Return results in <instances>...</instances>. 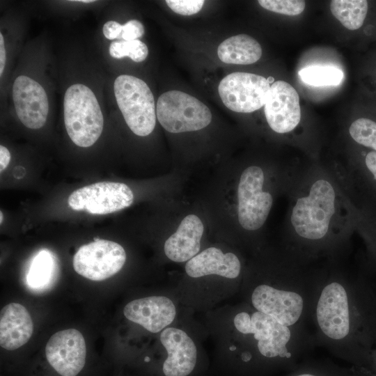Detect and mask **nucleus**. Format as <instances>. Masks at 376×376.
Here are the masks:
<instances>
[{"label": "nucleus", "instance_id": "nucleus-1", "mask_svg": "<svg viewBox=\"0 0 376 376\" xmlns=\"http://www.w3.org/2000/svg\"><path fill=\"white\" fill-rule=\"evenodd\" d=\"M63 116L67 133L75 145L88 148L100 136L103 114L94 93L88 86L75 84L68 88L63 100Z\"/></svg>", "mask_w": 376, "mask_h": 376}, {"label": "nucleus", "instance_id": "nucleus-2", "mask_svg": "<svg viewBox=\"0 0 376 376\" xmlns=\"http://www.w3.org/2000/svg\"><path fill=\"white\" fill-rule=\"evenodd\" d=\"M335 199L329 181L316 180L308 196L299 198L292 208L290 221L297 234L311 240L324 237L335 212Z\"/></svg>", "mask_w": 376, "mask_h": 376}, {"label": "nucleus", "instance_id": "nucleus-3", "mask_svg": "<svg viewBox=\"0 0 376 376\" xmlns=\"http://www.w3.org/2000/svg\"><path fill=\"white\" fill-rule=\"evenodd\" d=\"M118 106L131 131L146 136L154 130L156 111L154 96L146 83L132 75H121L113 84Z\"/></svg>", "mask_w": 376, "mask_h": 376}, {"label": "nucleus", "instance_id": "nucleus-4", "mask_svg": "<svg viewBox=\"0 0 376 376\" xmlns=\"http://www.w3.org/2000/svg\"><path fill=\"white\" fill-rule=\"evenodd\" d=\"M157 118L171 133L200 130L211 122L210 109L197 98L179 91L164 93L158 98Z\"/></svg>", "mask_w": 376, "mask_h": 376}, {"label": "nucleus", "instance_id": "nucleus-5", "mask_svg": "<svg viewBox=\"0 0 376 376\" xmlns=\"http://www.w3.org/2000/svg\"><path fill=\"white\" fill-rule=\"evenodd\" d=\"M263 169L251 166L243 171L237 187V218L247 230H256L265 224L272 206L270 193L264 191Z\"/></svg>", "mask_w": 376, "mask_h": 376}, {"label": "nucleus", "instance_id": "nucleus-6", "mask_svg": "<svg viewBox=\"0 0 376 376\" xmlns=\"http://www.w3.org/2000/svg\"><path fill=\"white\" fill-rule=\"evenodd\" d=\"M270 84L263 76L235 72L219 83L218 91L224 104L238 113H251L265 104Z\"/></svg>", "mask_w": 376, "mask_h": 376}, {"label": "nucleus", "instance_id": "nucleus-7", "mask_svg": "<svg viewBox=\"0 0 376 376\" xmlns=\"http://www.w3.org/2000/svg\"><path fill=\"white\" fill-rule=\"evenodd\" d=\"M125 260L126 253L120 244L95 239L78 249L73 258V267L84 278L100 281L118 273Z\"/></svg>", "mask_w": 376, "mask_h": 376}, {"label": "nucleus", "instance_id": "nucleus-8", "mask_svg": "<svg viewBox=\"0 0 376 376\" xmlns=\"http://www.w3.org/2000/svg\"><path fill=\"white\" fill-rule=\"evenodd\" d=\"M133 201V192L127 185L100 182L75 190L70 195L68 203L75 211L107 214L126 208Z\"/></svg>", "mask_w": 376, "mask_h": 376}, {"label": "nucleus", "instance_id": "nucleus-9", "mask_svg": "<svg viewBox=\"0 0 376 376\" xmlns=\"http://www.w3.org/2000/svg\"><path fill=\"white\" fill-rule=\"evenodd\" d=\"M233 322L240 333L253 335L258 340V350L264 357L274 359L288 354L286 345L291 337L289 327L260 311H256L251 315L246 312L239 313Z\"/></svg>", "mask_w": 376, "mask_h": 376}, {"label": "nucleus", "instance_id": "nucleus-10", "mask_svg": "<svg viewBox=\"0 0 376 376\" xmlns=\"http://www.w3.org/2000/svg\"><path fill=\"white\" fill-rule=\"evenodd\" d=\"M45 354L47 364L57 376H80L86 367L85 340L75 329L53 334L45 346Z\"/></svg>", "mask_w": 376, "mask_h": 376}, {"label": "nucleus", "instance_id": "nucleus-11", "mask_svg": "<svg viewBox=\"0 0 376 376\" xmlns=\"http://www.w3.org/2000/svg\"><path fill=\"white\" fill-rule=\"evenodd\" d=\"M318 324L328 338L340 340L350 332L347 294L339 283L327 284L322 290L316 307Z\"/></svg>", "mask_w": 376, "mask_h": 376}, {"label": "nucleus", "instance_id": "nucleus-12", "mask_svg": "<svg viewBox=\"0 0 376 376\" xmlns=\"http://www.w3.org/2000/svg\"><path fill=\"white\" fill-rule=\"evenodd\" d=\"M264 111L272 130L281 134L291 132L301 119L299 97L297 91L285 81L274 82L270 86Z\"/></svg>", "mask_w": 376, "mask_h": 376}, {"label": "nucleus", "instance_id": "nucleus-13", "mask_svg": "<svg viewBox=\"0 0 376 376\" xmlns=\"http://www.w3.org/2000/svg\"><path fill=\"white\" fill-rule=\"evenodd\" d=\"M13 100L17 117L25 127L37 130L45 125L49 102L38 82L28 76L17 77L13 86Z\"/></svg>", "mask_w": 376, "mask_h": 376}, {"label": "nucleus", "instance_id": "nucleus-14", "mask_svg": "<svg viewBox=\"0 0 376 376\" xmlns=\"http://www.w3.org/2000/svg\"><path fill=\"white\" fill-rule=\"evenodd\" d=\"M251 302L258 311L272 317L287 327L299 320L304 308V300L299 294L265 284L254 289Z\"/></svg>", "mask_w": 376, "mask_h": 376}, {"label": "nucleus", "instance_id": "nucleus-15", "mask_svg": "<svg viewBox=\"0 0 376 376\" xmlns=\"http://www.w3.org/2000/svg\"><path fill=\"white\" fill-rule=\"evenodd\" d=\"M160 341L167 357L161 366L162 376H191L198 363L197 348L184 331L166 328L160 334Z\"/></svg>", "mask_w": 376, "mask_h": 376}, {"label": "nucleus", "instance_id": "nucleus-16", "mask_svg": "<svg viewBox=\"0 0 376 376\" xmlns=\"http://www.w3.org/2000/svg\"><path fill=\"white\" fill-rule=\"evenodd\" d=\"M123 313L150 332L158 333L174 320L176 309L169 298L150 296L131 301L124 307Z\"/></svg>", "mask_w": 376, "mask_h": 376}, {"label": "nucleus", "instance_id": "nucleus-17", "mask_svg": "<svg viewBox=\"0 0 376 376\" xmlns=\"http://www.w3.org/2000/svg\"><path fill=\"white\" fill-rule=\"evenodd\" d=\"M33 323L26 308L17 303L5 306L0 314V345L6 350H15L31 338Z\"/></svg>", "mask_w": 376, "mask_h": 376}, {"label": "nucleus", "instance_id": "nucleus-18", "mask_svg": "<svg viewBox=\"0 0 376 376\" xmlns=\"http://www.w3.org/2000/svg\"><path fill=\"white\" fill-rule=\"evenodd\" d=\"M203 224L195 214L186 216L177 230L165 242V255L172 261H189L197 255L203 233Z\"/></svg>", "mask_w": 376, "mask_h": 376}, {"label": "nucleus", "instance_id": "nucleus-19", "mask_svg": "<svg viewBox=\"0 0 376 376\" xmlns=\"http://www.w3.org/2000/svg\"><path fill=\"white\" fill-rule=\"evenodd\" d=\"M240 269V262L234 253H224L215 247L203 250L187 261L185 265L186 273L193 278L216 274L235 279L239 276Z\"/></svg>", "mask_w": 376, "mask_h": 376}, {"label": "nucleus", "instance_id": "nucleus-20", "mask_svg": "<svg viewBox=\"0 0 376 376\" xmlns=\"http://www.w3.org/2000/svg\"><path fill=\"white\" fill-rule=\"evenodd\" d=\"M219 58L225 63L249 65L262 56L258 42L250 36L240 34L223 41L217 49Z\"/></svg>", "mask_w": 376, "mask_h": 376}, {"label": "nucleus", "instance_id": "nucleus-21", "mask_svg": "<svg viewBox=\"0 0 376 376\" xmlns=\"http://www.w3.org/2000/svg\"><path fill=\"white\" fill-rule=\"evenodd\" d=\"M55 262L47 250L40 251L33 259L26 281L29 288L35 292L47 290L54 279Z\"/></svg>", "mask_w": 376, "mask_h": 376}, {"label": "nucleus", "instance_id": "nucleus-22", "mask_svg": "<svg viewBox=\"0 0 376 376\" xmlns=\"http://www.w3.org/2000/svg\"><path fill=\"white\" fill-rule=\"evenodd\" d=\"M368 7L366 0H334L330 3L333 15L349 30H357L363 25Z\"/></svg>", "mask_w": 376, "mask_h": 376}, {"label": "nucleus", "instance_id": "nucleus-23", "mask_svg": "<svg viewBox=\"0 0 376 376\" xmlns=\"http://www.w3.org/2000/svg\"><path fill=\"white\" fill-rule=\"evenodd\" d=\"M301 81L313 86L339 85L343 79V72L331 65H311L299 71Z\"/></svg>", "mask_w": 376, "mask_h": 376}, {"label": "nucleus", "instance_id": "nucleus-24", "mask_svg": "<svg viewBox=\"0 0 376 376\" xmlns=\"http://www.w3.org/2000/svg\"><path fill=\"white\" fill-rule=\"evenodd\" d=\"M109 54L114 58L130 57L134 62H142L148 54V49L145 43L139 40H118L109 45Z\"/></svg>", "mask_w": 376, "mask_h": 376}, {"label": "nucleus", "instance_id": "nucleus-25", "mask_svg": "<svg viewBox=\"0 0 376 376\" xmlns=\"http://www.w3.org/2000/svg\"><path fill=\"white\" fill-rule=\"evenodd\" d=\"M349 132L358 144L376 151V122L366 118L355 120L350 126Z\"/></svg>", "mask_w": 376, "mask_h": 376}, {"label": "nucleus", "instance_id": "nucleus-26", "mask_svg": "<svg viewBox=\"0 0 376 376\" xmlns=\"http://www.w3.org/2000/svg\"><path fill=\"white\" fill-rule=\"evenodd\" d=\"M258 3L266 10L285 15H299L306 6L301 0H260Z\"/></svg>", "mask_w": 376, "mask_h": 376}, {"label": "nucleus", "instance_id": "nucleus-27", "mask_svg": "<svg viewBox=\"0 0 376 376\" xmlns=\"http://www.w3.org/2000/svg\"><path fill=\"white\" fill-rule=\"evenodd\" d=\"M167 6L175 13L191 15L198 13L205 1L203 0H166Z\"/></svg>", "mask_w": 376, "mask_h": 376}, {"label": "nucleus", "instance_id": "nucleus-28", "mask_svg": "<svg viewBox=\"0 0 376 376\" xmlns=\"http://www.w3.org/2000/svg\"><path fill=\"white\" fill-rule=\"evenodd\" d=\"M363 174L368 185L376 196V151L370 150L366 153L363 159Z\"/></svg>", "mask_w": 376, "mask_h": 376}, {"label": "nucleus", "instance_id": "nucleus-29", "mask_svg": "<svg viewBox=\"0 0 376 376\" xmlns=\"http://www.w3.org/2000/svg\"><path fill=\"white\" fill-rule=\"evenodd\" d=\"M143 34V26L139 20L131 19L123 25L121 37L124 40H135Z\"/></svg>", "mask_w": 376, "mask_h": 376}, {"label": "nucleus", "instance_id": "nucleus-30", "mask_svg": "<svg viewBox=\"0 0 376 376\" xmlns=\"http://www.w3.org/2000/svg\"><path fill=\"white\" fill-rule=\"evenodd\" d=\"M122 31L123 25L113 20L107 22L102 28L104 36L109 40H114L121 36Z\"/></svg>", "mask_w": 376, "mask_h": 376}, {"label": "nucleus", "instance_id": "nucleus-31", "mask_svg": "<svg viewBox=\"0 0 376 376\" xmlns=\"http://www.w3.org/2000/svg\"><path fill=\"white\" fill-rule=\"evenodd\" d=\"M10 160V153L3 146H0V171L1 173L8 166Z\"/></svg>", "mask_w": 376, "mask_h": 376}, {"label": "nucleus", "instance_id": "nucleus-32", "mask_svg": "<svg viewBox=\"0 0 376 376\" xmlns=\"http://www.w3.org/2000/svg\"><path fill=\"white\" fill-rule=\"evenodd\" d=\"M6 61V52L4 45V40L1 33H0V76L1 77Z\"/></svg>", "mask_w": 376, "mask_h": 376}, {"label": "nucleus", "instance_id": "nucleus-33", "mask_svg": "<svg viewBox=\"0 0 376 376\" xmlns=\"http://www.w3.org/2000/svg\"><path fill=\"white\" fill-rule=\"evenodd\" d=\"M293 376H318V375L313 374V373H304L297 374Z\"/></svg>", "mask_w": 376, "mask_h": 376}, {"label": "nucleus", "instance_id": "nucleus-34", "mask_svg": "<svg viewBox=\"0 0 376 376\" xmlns=\"http://www.w3.org/2000/svg\"><path fill=\"white\" fill-rule=\"evenodd\" d=\"M76 1L81 2V3H93L95 1H93V0H79V1Z\"/></svg>", "mask_w": 376, "mask_h": 376}, {"label": "nucleus", "instance_id": "nucleus-35", "mask_svg": "<svg viewBox=\"0 0 376 376\" xmlns=\"http://www.w3.org/2000/svg\"><path fill=\"white\" fill-rule=\"evenodd\" d=\"M229 350L231 351H235L236 350V347L235 345L230 346Z\"/></svg>", "mask_w": 376, "mask_h": 376}, {"label": "nucleus", "instance_id": "nucleus-36", "mask_svg": "<svg viewBox=\"0 0 376 376\" xmlns=\"http://www.w3.org/2000/svg\"><path fill=\"white\" fill-rule=\"evenodd\" d=\"M267 79L269 84L274 81V78L271 77H268Z\"/></svg>", "mask_w": 376, "mask_h": 376}, {"label": "nucleus", "instance_id": "nucleus-37", "mask_svg": "<svg viewBox=\"0 0 376 376\" xmlns=\"http://www.w3.org/2000/svg\"><path fill=\"white\" fill-rule=\"evenodd\" d=\"M0 217H1L0 222H1V224L2 221H3V214H2V212H1H1H0Z\"/></svg>", "mask_w": 376, "mask_h": 376}]
</instances>
